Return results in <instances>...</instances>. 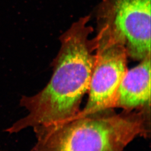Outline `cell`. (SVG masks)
<instances>
[{
    "instance_id": "6da1fadb",
    "label": "cell",
    "mask_w": 151,
    "mask_h": 151,
    "mask_svg": "<svg viewBox=\"0 0 151 151\" xmlns=\"http://www.w3.org/2000/svg\"><path fill=\"white\" fill-rule=\"evenodd\" d=\"M91 15L81 17L60 37V49L48 84L32 96H22L20 105L28 111L6 129L16 133L27 128L48 127L73 119L88 92L95 61V38L90 39Z\"/></svg>"
},
{
    "instance_id": "7a4b0ae2",
    "label": "cell",
    "mask_w": 151,
    "mask_h": 151,
    "mask_svg": "<svg viewBox=\"0 0 151 151\" xmlns=\"http://www.w3.org/2000/svg\"><path fill=\"white\" fill-rule=\"evenodd\" d=\"M33 130L37 141L29 151H123L150 134V108L109 110Z\"/></svg>"
},
{
    "instance_id": "3957f363",
    "label": "cell",
    "mask_w": 151,
    "mask_h": 151,
    "mask_svg": "<svg viewBox=\"0 0 151 151\" xmlns=\"http://www.w3.org/2000/svg\"><path fill=\"white\" fill-rule=\"evenodd\" d=\"M95 61L86 104L75 117L113 110L120 82L127 70L128 54L124 44L108 28L97 25Z\"/></svg>"
},
{
    "instance_id": "8992f818",
    "label": "cell",
    "mask_w": 151,
    "mask_h": 151,
    "mask_svg": "<svg viewBox=\"0 0 151 151\" xmlns=\"http://www.w3.org/2000/svg\"></svg>"
},
{
    "instance_id": "277c9868",
    "label": "cell",
    "mask_w": 151,
    "mask_h": 151,
    "mask_svg": "<svg viewBox=\"0 0 151 151\" xmlns=\"http://www.w3.org/2000/svg\"><path fill=\"white\" fill-rule=\"evenodd\" d=\"M151 0H102L96 10L97 25L108 28L124 44L128 57L151 55Z\"/></svg>"
},
{
    "instance_id": "5b68a950",
    "label": "cell",
    "mask_w": 151,
    "mask_h": 151,
    "mask_svg": "<svg viewBox=\"0 0 151 151\" xmlns=\"http://www.w3.org/2000/svg\"><path fill=\"white\" fill-rule=\"evenodd\" d=\"M151 106V55L127 70L119 85L115 108L133 111Z\"/></svg>"
}]
</instances>
